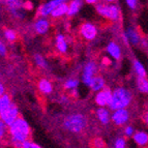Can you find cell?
Here are the masks:
<instances>
[{"instance_id": "cell-1", "label": "cell", "mask_w": 148, "mask_h": 148, "mask_svg": "<svg viewBox=\"0 0 148 148\" xmlns=\"http://www.w3.org/2000/svg\"><path fill=\"white\" fill-rule=\"evenodd\" d=\"M31 137V127L28 121L19 116L8 126V142L15 147H20L25 140Z\"/></svg>"}, {"instance_id": "cell-2", "label": "cell", "mask_w": 148, "mask_h": 148, "mask_svg": "<svg viewBox=\"0 0 148 148\" xmlns=\"http://www.w3.org/2000/svg\"><path fill=\"white\" fill-rule=\"evenodd\" d=\"M64 130L71 134H81L88 126V119L82 113H72L65 116L62 122Z\"/></svg>"}, {"instance_id": "cell-3", "label": "cell", "mask_w": 148, "mask_h": 148, "mask_svg": "<svg viewBox=\"0 0 148 148\" xmlns=\"http://www.w3.org/2000/svg\"><path fill=\"white\" fill-rule=\"evenodd\" d=\"M133 101L132 92L127 88L122 86L116 87L112 90V99L109 105V109L112 111L118 110V109L127 108Z\"/></svg>"}, {"instance_id": "cell-4", "label": "cell", "mask_w": 148, "mask_h": 148, "mask_svg": "<svg viewBox=\"0 0 148 148\" xmlns=\"http://www.w3.org/2000/svg\"><path fill=\"white\" fill-rule=\"evenodd\" d=\"M96 12L106 20L117 22L120 19V10L116 4L108 2H99L95 4Z\"/></svg>"}, {"instance_id": "cell-5", "label": "cell", "mask_w": 148, "mask_h": 148, "mask_svg": "<svg viewBox=\"0 0 148 148\" xmlns=\"http://www.w3.org/2000/svg\"><path fill=\"white\" fill-rule=\"evenodd\" d=\"M24 0H8L5 1V5L10 15L15 19L22 20L25 18V12L27 10L24 8Z\"/></svg>"}, {"instance_id": "cell-6", "label": "cell", "mask_w": 148, "mask_h": 148, "mask_svg": "<svg viewBox=\"0 0 148 148\" xmlns=\"http://www.w3.org/2000/svg\"><path fill=\"white\" fill-rule=\"evenodd\" d=\"M99 72V65L95 61L90 60V61L86 62L85 65L83 66L82 69V75H81V81L85 86H88L91 83L92 79L94 78V76L97 75Z\"/></svg>"}, {"instance_id": "cell-7", "label": "cell", "mask_w": 148, "mask_h": 148, "mask_svg": "<svg viewBox=\"0 0 148 148\" xmlns=\"http://www.w3.org/2000/svg\"><path fill=\"white\" fill-rule=\"evenodd\" d=\"M99 30L96 25L91 22H83L79 27L80 36L86 42H92L96 38Z\"/></svg>"}, {"instance_id": "cell-8", "label": "cell", "mask_w": 148, "mask_h": 148, "mask_svg": "<svg viewBox=\"0 0 148 148\" xmlns=\"http://www.w3.org/2000/svg\"><path fill=\"white\" fill-rule=\"evenodd\" d=\"M19 116H21L20 110H19V107H18L15 103H12V105H10V107L4 109V110L0 113V118L2 119L8 126H10Z\"/></svg>"}, {"instance_id": "cell-9", "label": "cell", "mask_w": 148, "mask_h": 148, "mask_svg": "<svg viewBox=\"0 0 148 148\" xmlns=\"http://www.w3.org/2000/svg\"><path fill=\"white\" fill-rule=\"evenodd\" d=\"M130 120V112L126 108L118 109L111 114V121L116 126H123Z\"/></svg>"}, {"instance_id": "cell-10", "label": "cell", "mask_w": 148, "mask_h": 148, "mask_svg": "<svg viewBox=\"0 0 148 148\" xmlns=\"http://www.w3.org/2000/svg\"><path fill=\"white\" fill-rule=\"evenodd\" d=\"M112 99V90L105 87L101 91L96 92L94 96V103L97 107H109Z\"/></svg>"}, {"instance_id": "cell-11", "label": "cell", "mask_w": 148, "mask_h": 148, "mask_svg": "<svg viewBox=\"0 0 148 148\" xmlns=\"http://www.w3.org/2000/svg\"><path fill=\"white\" fill-rule=\"evenodd\" d=\"M50 28H51V22L48 18L37 17V19L33 23V29L38 35L47 34L50 31Z\"/></svg>"}, {"instance_id": "cell-12", "label": "cell", "mask_w": 148, "mask_h": 148, "mask_svg": "<svg viewBox=\"0 0 148 148\" xmlns=\"http://www.w3.org/2000/svg\"><path fill=\"white\" fill-rule=\"evenodd\" d=\"M55 49L59 54L66 55L69 51V44L66 40V36L62 32H58L55 35Z\"/></svg>"}, {"instance_id": "cell-13", "label": "cell", "mask_w": 148, "mask_h": 148, "mask_svg": "<svg viewBox=\"0 0 148 148\" xmlns=\"http://www.w3.org/2000/svg\"><path fill=\"white\" fill-rule=\"evenodd\" d=\"M58 4H59V3H58L57 0H48L46 2L42 3V4L38 6V8H37V12H36L37 17H45V18L50 17L52 10H54Z\"/></svg>"}, {"instance_id": "cell-14", "label": "cell", "mask_w": 148, "mask_h": 148, "mask_svg": "<svg viewBox=\"0 0 148 148\" xmlns=\"http://www.w3.org/2000/svg\"><path fill=\"white\" fill-rule=\"evenodd\" d=\"M95 116L103 125H108L111 121V113L109 107H99L95 110Z\"/></svg>"}, {"instance_id": "cell-15", "label": "cell", "mask_w": 148, "mask_h": 148, "mask_svg": "<svg viewBox=\"0 0 148 148\" xmlns=\"http://www.w3.org/2000/svg\"><path fill=\"white\" fill-rule=\"evenodd\" d=\"M37 89L44 95H50L54 91V85L50 80L46 79V78H42L37 82Z\"/></svg>"}, {"instance_id": "cell-16", "label": "cell", "mask_w": 148, "mask_h": 148, "mask_svg": "<svg viewBox=\"0 0 148 148\" xmlns=\"http://www.w3.org/2000/svg\"><path fill=\"white\" fill-rule=\"evenodd\" d=\"M67 3H69V10H67L66 17L73 18L81 12L84 5V0H69V2Z\"/></svg>"}, {"instance_id": "cell-17", "label": "cell", "mask_w": 148, "mask_h": 148, "mask_svg": "<svg viewBox=\"0 0 148 148\" xmlns=\"http://www.w3.org/2000/svg\"><path fill=\"white\" fill-rule=\"evenodd\" d=\"M122 38L124 40L125 44H131L134 45V46H136V45H138L141 42V37L139 35V33L135 29H133V28H128L125 31V33L123 34Z\"/></svg>"}, {"instance_id": "cell-18", "label": "cell", "mask_w": 148, "mask_h": 148, "mask_svg": "<svg viewBox=\"0 0 148 148\" xmlns=\"http://www.w3.org/2000/svg\"><path fill=\"white\" fill-rule=\"evenodd\" d=\"M67 10H69V3L67 2H61L52 10L50 17L52 18V19H54V20L61 19V18H63V17H66Z\"/></svg>"}, {"instance_id": "cell-19", "label": "cell", "mask_w": 148, "mask_h": 148, "mask_svg": "<svg viewBox=\"0 0 148 148\" xmlns=\"http://www.w3.org/2000/svg\"><path fill=\"white\" fill-rule=\"evenodd\" d=\"M106 51L109 56L114 60H120L121 58V49L119 45L115 42H110L106 47Z\"/></svg>"}, {"instance_id": "cell-20", "label": "cell", "mask_w": 148, "mask_h": 148, "mask_svg": "<svg viewBox=\"0 0 148 148\" xmlns=\"http://www.w3.org/2000/svg\"><path fill=\"white\" fill-rule=\"evenodd\" d=\"M106 87V80L99 75L94 76V78L92 79L91 83L89 85V88L92 92H99L101 91V89H104Z\"/></svg>"}, {"instance_id": "cell-21", "label": "cell", "mask_w": 148, "mask_h": 148, "mask_svg": "<svg viewBox=\"0 0 148 148\" xmlns=\"http://www.w3.org/2000/svg\"><path fill=\"white\" fill-rule=\"evenodd\" d=\"M133 140L134 142L138 146L144 147V146L148 145V134L145 132H136L133 135Z\"/></svg>"}, {"instance_id": "cell-22", "label": "cell", "mask_w": 148, "mask_h": 148, "mask_svg": "<svg viewBox=\"0 0 148 148\" xmlns=\"http://www.w3.org/2000/svg\"><path fill=\"white\" fill-rule=\"evenodd\" d=\"M2 36L5 42H10V44H14V42H16L18 40L17 31L12 29V28H4L2 31Z\"/></svg>"}, {"instance_id": "cell-23", "label": "cell", "mask_w": 148, "mask_h": 148, "mask_svg": "<svg viewBox=\"0 0 148 148\" xmlns=\"http://www.w3.org/2000/svg\"><path fill=\"white\" fill-rule=\"evenodd\" d=\"M33 62H34L35 66L38 67L40 69H48V67H49V63H48L47 59L42 54L33 55Z\"/></svg>"}, {"instance_id": "cell-24", "label": "cell", "mask_w": 148, "mask_h": 148, "mask_svg": "<svg viewBox=\"0 0 148 148\" xmlns=\"http://www.w3.org/2000/svg\"><path fill=\"white\" fill-rule=\"evenodd\" d=\"M80 86V80L77 78H71L67 79L63 83V89L65 91H71L73 89H78Z\"/></svg>"}, {"instance_id": "cell-25", "label": "cell", "mask_w": 148, "mask_h": 148, "mask_svg": "<svg viewBox=\"0 0 148 148\" xmlns=\"http://www.w3.org/2000/svg\"><path fill=\"white\" fill-rule=\"evenodd\" d=\"M137 88L140 92L148 94V80L146 77H139L137 78Z\"/></svg>"}, {"instance_id": "cell-26", "label": "cell", "mask_w": 148, "mask_h": 148, "mask_svg": "<svg viewBox=\"0 0 148 148\" xmlns=\"http://www.w3.org/2000/svg\"><path fill=\"white\" fill-rule=\"evenodd\" d=\"M12 103V96L10 94H8V92H5L4 94L0 96V113L6 109L8 107H10Z\"/></svg>"}, {"instance_id": "cell-27", "label": "cell", "mask_w": 148, "mask_h": 148, "mask_svg": "<svg viewBox=\"0 0 148 148\" xmlns=\"http://www.w3.org/2000/svg\"><path fill=\"white\" fill-rule=\"evenodd\" d=\"M8 139V125L0 118V143H3Z\"/></svg>"}, {"instance_id": "cell-28", "label": "cell", "mask_w": 148, "mask_h": 148, "mask_svg": "<svg viewBox=\"0 0 148 148\" xmlns=\"http://www.w3.org/2000/svg\"><path fill=\"white\" fill-rule=\"evenodd\" d=\"M134 69H135L137 76H139V77L147 76L145 69H144V66H143V64L141 63L140 61H138V60H135V61H134Z\"/></svg>"}, {"instance_id": "cell-29", "label": "cell", "mask_w": 148, "mask_h": 148, "mask_svg": "<svg viewBox=\"0 0 148 148\" xmlns=\"http://www.w3.org/2000/svg\"><path fill=\"white\" fill-rule=\"evenodd\" d=\"M42 146L40 144L35 143L34 141H32L31 139H27V140H25L22 144H21L20 148H40Z\"/></svg>"}, {"instance_id": "cell-30", "label": "cell", "mask_w": 148, "mask_h": 148, "mask_svg": "<svg viewBox=\"0 0 148 148\" xmlns=\"http://www.w3.org/2000/svg\"><path fill=\"white\" fill-rule=\"evenodd\" d=\"M8 54V47L4 40H0V57L4 58Z\"/></svg>"}, {"instance_id": "cell-31", "label": "cell", "mask_w": 148, "mask_h": 148, "mask_svg": "<svg viewBox=\"0 0 148 148\" xmlns=\"http://www.w3.org/2000/svg\"><path fill=\"white\" fill-rule=\"evenodd\" d=\"M114 147L115 148H124L126 147V140L124 138H117L114 142Z\"/></svg>"}, {"instance_id": "cell-32", "label": "cell", "mask_w": 148, "mask_h": 148, "mask_svg": "<svg viewBox=\"0 0 148 148\" xmlns=\"http://www.w3.org/2000/svg\"><path fill=\"white\" fill-rule=\"evenodd\" d=\"M134 134H135V131H134V128L132 127L131 125H127L125 128H124V136L127 137V138L133 137Z\"/></svg>"}, {"instance_id": "cell-33", "label": "cell", "mask_w": 148, "mask_h": 148, "mask_svg": "<svg viewBox=\"0 0 148 148\" xmlns=\"http://www.w3.org/2000/svg\"><path fill=\"white\" fill-rule=\"evenodd\" d=\"M101 65H103V66H105V67L110 66V65H111V64H112V60L110 59L109 57L105 56V57H103V58H101Z\"/></svg>"}, {"instance_id": "cell-34", "label": "cell", "mask_w": 148, "mask_h": 148, "mask_svg": "<svg viewBox=\"0 0 148 148\" xmlns=\"http://www.w3.org/2000/svg\"><path fill=\"white\" fill-rule=\"evenodd\" d=\"M126 4L131 10H136L137 4H138V0H125Z\"/></svg>"}, {"instance_id": "cell-35", "label": "cell", "mask_w": 148, "mask_h": 148, "mask_svg": "<svg viewBox=\"0 0 148 148\" xmlns=\"http://www.w3.org/2000/svg\"><path fill=\"white\" fill-rule=\"evenodd\" d=\"M24 8L27 12H29V10H32V8H33V4H32V2H30V1H25Z\"/></svg>"}, {"instance_id": "cell-36", "label": "cell", "mask_w": 148, "mask_h": 148, "mask_svg": "<svg viewBox=\"0 0 148 148\" xmlns=\"http://www.w3.org/2000/svg\"><path fill=\"white\" fill-rule=\"evenodd\" d=\"M93 145L95 146V147H104L105 144H101L103 143V141L101 140V139H95V140L93 141Z\"/></svg>"}, {"instance_id": "cell-37", "label": "cell", "mask_w": 148, "mask_h": 148, "mask_svg": "<svg viewBox=\"0 0 148 148\" xmlns=\"http://www.w3.org/2000/svg\"><path fill=\"white\" fill-rule=\"evenodd\" d=\"M5 92H6V88H5V85L3 84L2 82L0 81V96L2 95V94H4Z\"/></svg>"}, {"instance_id": "cell-38", "label": "cell", "mask_w": 148, "mask_h": 148, "mask_svg": "<svg viewBox=\"0 0 148 148\" xmlns=\"http://www.w3.org/2000/svg\"><path fill=\"white\" fill-rule=\"evenodd\" d=\"M101 0H84V2L87 3V4H90V5H95L96 3H99Z\"/></svg>"}, {"instance_id": "cell-39", "label": "cell", "mask_w": 148, "mask_h": 148, "mask_svg": "<svg viewBox=\"0 0 148 148\" xmlns=\"http://www.w3.org/2000/svg\"><path fill=\"white\" fill-rule=\"evenodd\" d=\"M143 121L148 125V110H146L145 113L143 114Z\"/></svg>"}, {"instance_id": "cell-40", "label": "cell", "mask_w": 148, "mask_h": 148, "mask_svg": "<svg viewBox=\"0 0 148 148\" xmlns=\"http://www.w3.org/2000/svg\"><path fill=\"white\" fill-rule=\"evenodd\" d=\"M101 1H104V2H108V3H112V2H114L115 0H101Z\"/></svg>"}, {"instance_id": "cell-41", "label": "cell", "mask_w": 148, "mask_h": 148, "mask_svg": "<svg viewBox=\"0 0 148 148\" xmlns=\"http://www.w3.org/2000/svg\"><path fill=\"white\" fill-rule=\"evenodd\" d=\"M58 3H61V2H69V0H57Z\"/></svg>"}, {"instance_id": "cell-42", "label": "cell", "mask_w": 148, "mask_h": 148, "mask_svg": "<svg viewBox=\"0 0 148 148\" xmlns=\"http://www.w3.org/2000/svg\"><path fill=\"white\" fill-rule=\"evenodd\" d=\"M0 21H1V10H0Z\"/></svg>"}, {"instance_id": "cell-43", "label": "cell", "mask_w": 148, "mask_h": 148, "mask_svg": "<svg viewBox=\"0 0 148 148\" xmlns=\"http://www.w3.org/2000/svg\"><path fill=\"white\" fill-rule=\"evenodd\" d=\"M5 1H8V0H4V2H5Z\"/></svg>"}]
</instances>
